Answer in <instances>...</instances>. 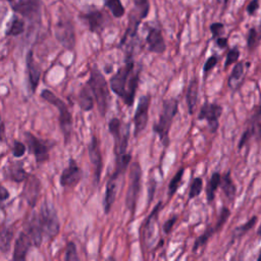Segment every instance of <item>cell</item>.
<instances>
[{
	"instance_id": "obj_1",
	"label": "cell",
	"mask_w": 261,
	"mask_h": 261,
	"mask_svg": "<svg viewBox=\"0 0 261 261\" xmlns=\"http://www.w3.org/2000/svg\"><path fill=\"white\" fill-rule=\"evenodd\" d=\"M141 69L135 70V62L133 59V48L129 49L125 65L120 68L115 76L110 81L113 92L121 97L128 107H133L136 92L139 86Z\"/></svg>"
},
{
	"instance_id": "obj_2",
	"label": "cell",
	"mask_w": 261,
	"mask_h": 261,
	"mask_svg": "<svg viewBox=\"0 0 261 261\" xmlns=\"http://www.w3.org/2000/svg\"><path fill=\"white\" fill-rule=\"evenodd\" d=\"M178 112V99L171 98L165 100L163 103V110L160 116V120L158 123L153 125V132L160 137L161 142L165 148H168L170 145V131Z\"/></svg>"
},
{
	"instance_id": "obj_3",
	"label": "cell",
	"mask_w": 261,
	"mask_h": 261,
	"mask_svg": "<svg viewBox=\"0 0 261 261\" xmlns=\"http://www.w3.org/2000/svg\"><path fill=\"white\" fill-rule=\"evenodd\" d=\"M87 85L90 87L93 93L100 115L104 117L109 111L110 102H111V94H110L109 84L106 78H104L103 74L96 67H94L91 70L90 78L87 82Z\"/></svg>"
},
{
	"instance_id": "obj_4",
	"label": "cell",
	"mask_w": 261,
	"mask_h": 261,
	"mask_svg": "<svg viewBox=\"0 0 261 261\" xmlns=\"http://www.w3.org/2000/svg\"><path fill=\"white\" fill-rule=\"evenodd\" d=\"M41 98L47 101L48 103L55 106L59 112H60V117H59V122H60V128L63 132L64 138H65V143L69 144L71 142L72 138V130H73V117L72 114L69 111V108L67 106V103L59 98L55 93H52L51 91L44 89L41 92Z\"/></svg>"
},
{
	"instance_id": "obj_5",
	"label": "cell",
	"mask_w": 261,
	"mask_h": 261,
	"mask_svg": "<svg viewBox=\"0 0 261 261\" xmlns=\"http://www.w3.org/2000/svg\"><path fill=\"white\" fill-rule=\"evenodd\" d=\"M37 217L40 228L46 238L54 239L58 236L60 233L61 224L58 213L54 206L48 202H44Z\"/></svg>"
},
{
	"instance_id": "obj_6",
	"label": "cell",
	"mask_w": 261,
	"mask_h": 261,
	"mask_svg": "<svg viewBox=\"0 0 261 261\" xmlns=\"http://www.w3.org/2000/svg\"><path fill=\"white\" fill-rule=\"evenodd\" d=\"M134 5V9L130 15V21L128 29L122 38V43H126L129 40L134 39L137 36L139 26L150 12V2L149 0H131Z\"/></svg>"
},
{
	"instance_id": "obj_7",
	"label": "cell",
	"mask_w": 261,
	"mask_h": 261,
	"mask_svg": "<svg viewBox=\"0 0 261 261\" xmlns=\"http://www.w3.org/2000/svg\"><path fill=\"white\" fill-rule=\"evenodd\" d=\"M142 186V169L139 163H134L130 170V185L126 195V205L132 214V218L135 216L138 197Z\"/></svg>"
},
{
	"instance_id": "obj_8",
	"label": "cell",
	"mask_w": 261,
	"mask_h": 261,
	"mask_svg": "<svg viewBox=\"0 0 261 261\" xmlns=\"http://www.w3.org/2000/svg\"><path fill=\"white\" fill-rule=\"evenodd\" d=\"M13 11L27 20L40 21L41 19V0H8Z\"/></svg>"
},
{
	"instance_id": "obj_9",
	"label": "cell",
	"mask_w": 261,
	"mask_h": 261,
	"mask_svg": "<svg viewBox=\"0 0 261 261\" xmlns=\"http://www.w3.org/2000/svg\"><path fill=\"white\" fill-rule=\"evenodd\" d=\"M24 136L26 139V143H27L29 152L35 156L36 163L41 165V164L48 162L49 161V151L51 149L49 142L43 141V140L37 138L31 132H25Z\"/></svg>"
},
{
	"instance_id": "obj_10",
	"label": "cell",
	"mask_w": 261,
	"mask_h": 261,
	"mask_svg": "<svg viewBox=\"0 0 261 261\" xmlns=\"http://www.w3.org/2000/svg\"><path fill=\"white\" fill-rule=\"evenodd\" d=\"M56 37L67 50H73L76 46V32L74 24L68 19H60L56 25Z\"/></svg>"
},
{
	"instance_id": "obj_11",
	"label": "cell",
	"mask_w": 261,
	"mask_h": 261,
	"mask_svg": "<svg viewBox=\"0 0 261 261\" xmlns=\"http://www.w3.org/2000/svg\"><path fill=\"white\" fill-rule=\"evenodd\" d=\"M150 103H151V96L149 94L143 95L139 99V103H138V107H137L135 117H134V126H135L134 135H135V137H137L139 134H141L145 130V128L148 124Z\"/></svg>"
},
{
	"instance_id": "obj_12",
	"label": "cell",
	"mask_w": 261,
	"mask_h": 261,
	"mask_svg": "<svg viewBox=\"0 0 261 261\" xmlns=\"http://www.w3.org/2000/svg\"><path fill=\"white\" fill-rule=\"evenodd\" d=\"M223 115V108L217 103H205L202 106L198 120L206 121L211 132L216 133L220 127V118Z\"/></svg>"
},
{
	"instance_id": "obj_13",
	"label": "cell",
	"mask_w": 261,
	"mask_h": 261,
	"mask_svg": "<svg viewBox=\"0 0 261 261\" xmlns=\"http://www.w3.org/2000/svg\"><path fill=\"white\" fill-rule=\"evenodd\" d=\"M80 18L87 23L89 31L91 33L100 34L104 29H106L107 17L100 10L91 9L87 13L81 14Z\"/></svg>"
},
{
	"instance_id": "obj_14",
	"label": "cell",
	"mask_w": 261,
	"mask_h": 261,
	"mask_svg": "<svg viewBox=\"0 0 261 261\" xmlns=\"http://www.w3.org/2000/svg\"><path fill=\"white\" fill-rule=\"evenodd\" d=\"M82 178H83L82 169L77 165L74 159H71L68 168L64 170L61 176L60 184L64 188H75L81 182Z\"/></svg>"
},
{
	"instance_id": "obj_15",
	"label": "cell",
	"mask_w": 261,
	"mask_h": 261,
	"mask_svg": "<svg viewBox=\"0 0 261 261\" xmlns=\"http://www.w3.org/2000/svg\"><path fill=\"white\" fill-rule=\"evenodd\" d=\"M88 151H89L90 162L92 164V168L94 171L95 183L99 184L101 174H102V169H103V162H102V154L100 150V143L96 136L92 137L91 142L89 143Z\"/></svg>"
},
{
	"instance_id": "obj_16",
	"label": "cell",
	"mask_w": 261,
	"mask_h": 261,
	"mask_svg": "<svg viewBox=\"0 0 261 261\" xmlns=\"http://www.w3.org/2000/svg\"><path fill=\"white\" fill-rule=\"evenodd\" d=\"M40 194H41V182L36 176L30 174L27 180L25 181L23 197L29 203V205L34 208L38 202Z\"/></svg>"
},
{
	"instance_id": "obj_17",
	"label": "cell",
	"mask_w": 261,
	"mask_h": 261,
	"mask_svg": "<svg viewBox=\"0 0 261 261\" xmlns=\"http://www.w3.org/2000/svg\"><path fill=\"white\" fill-rule=\"evenodd\" d=\"M26 66H27V74H28L30 87H31L32 92L35 93L36 89L39 85V82H40L42 70H41V67L39 66V64L34 59L33 50H30L27 54Z\"/></svg>"
},
{
	"instance_id": "obj_18",
	"label": "cell",
	"mask_w": 261,
	"mask_h": 261,
	"mask_svg": "<svg viewBox=\"0 0 261 261\" xmlns=\"http://www.w3.org/2000/svg\"><path fill=\"white\" fill-rule=\"evenodd\" d=\"M146 42L148 44V50L153 54L162 55L167 50V45L163 33L158 28H150L148 35L146 37Z\"/></svg>"
},
{
	"instance_id": "obj_19",
	"label": "cell",
	"mask_w": 261,
	"mask_h": 261,
	"mask_svg": "<svg viewBox=\"0 0 261 261\" xmlns=\"http://www.w3.org/2000/svg\"><path fill=\"white\" fill-rule=\"evenodd\" d=\"M32 246H34V245H33V242L31 240L30 236L28 235V233L25 231L21 232L19 237L16 240L13 259L16 261L25 260L27 258L28 252Z\"/></svg>"
},
{
	"instance_id": "obj_20",
	"label": "cell",
	"mask_w": 261,
	"mask_h": 261,
	"mask_svg": "<svg viewBox=\"0 0 261 261\" xmlns=\"http://www.w3.org/2000/svg\"><path fill=\"white\" fill-rule=\"evenodd\" d=\"M250 68V64H245V63H238L233 71L232 74L228 80V85L231 90L237 91L244 83L245 77H246V72Z\"/></svg>"
},
{
	"instance_id": "obj_21",
	"label": "cell",
	"mask_w": 261,
	"mask_h": 261,
	"mask_svg": "<svg viewBox=\"0 0 261 261\" xmlns=\"http://www.w3.org/2000/svg\"><path fill=\"white\" fill-rule=\"evenodd\" d=\"M198 94H199V81L197 77H194L190 81L187 89V93H186L187 106H188V111L190 115H194L197 102H198Z\"/></svg>"
},
{
	"instance_id": "obj_22",
	"label": "cell",
	"mask_w": 261,
	"mask_h": 261,
	"mask_svg": "<svg viewBox=\"0 0 261 261\" xmlns=\"http://www.w3.org/2000/svg\"><path fill=\"white\" fill-rule=\"evenodd\" d=\"M26 232L30 236V238L33 242V245L35 247H40L41 244H42L44 235H43V232L40 228V225H39V222H38V217H37L36 214L33 215L32 220L29 222Z\"/></svg>"
},
{
	"instance_id": "obj_23",
	"label": "cell",
	"mask_w": 261,
	"mask_h": 261,
	"mask_svg": "<svg viewBox=\"0 0 261 261\" xmlns=\"http://www.w3.org/2000/svg\"><path fill=\"white\" fill-rule=\"evenodd\" d=\"M117 182H118V180L111 178L108 182V185H107L106 199H104V213H106L107 215L110 214L112 207H113V204L116 201L117 190H118Z\"/></svg>"
},
{
	"instance_id": "obj_24",
	"label": "cell",
	"mask_w": 261,
	"mask_h": 261,
	"mask_svg": "<svg viewBox=\"0 0 261 261\" xmlns=\"http://www.w3.org/2000/svg\"><path fill=\"white\" fill-rule=\"evenodd\" d=\"M94 96H93V93L90 89V87L86 84L80 91V94H79V98H78V101H79V106L80 108L84 111V112H90L93 110V107H94Z\"/></svg>"
},
{
	"instance_id": "obj_25",
	"label": "cell",
	"mask_w": 261,
	"mask_h": 261,
	"mask_svg": "<svg viewBox=\"0 0 261 261\" xmlns=\"http://www.w3.org/2000/svg\"><path fill=\"white\" fill-rule=\"evenodd\" d=\"M30 174L26 172L22 163H12L8 169V178L16 183H23L27 180Z\"/></svg>"
},
{
	"instance_id": "obj_26",
	"label": "cell",
	"mask_w": 261,
	"mask_h": 261,
	"mask_svg": "<svg viewBox=\"0 0 261 261\" xmlns=\"http://www.w3.org/2000/svg\"><path fill=\"white\" fill-rule=\"evenodd\" d=\"M221 187L223 189V192L225 193L226 197L229 200H234L236 193H237V188L236 185L231 177V173H227L226 175L222 176V182H221Z\"/></svg>"
},
{
	"instance_id": "obj_27",
	"label": "cell",
	"mask_w": 261,
	"mask_h": 261,
	"mask_svg": "<svg viewBox=\"0 0 261 261\" xmlns=\"http://www.w3.org/2000/svg\"><path fill=\"white\" fill-rule=\"evenodd\" d=\"M221 182H222V176L220 173H215L210 182L207 184L206 187V198L208 202H213L216 198V193L219 189V187L221 186Z\"/></svg>"
},
{
	"instance_id": "obj_28",
	"label": "cell",
	"mask_w": 261,
	"mask_h": 261,
	"mask_svg": "<svg viewBox=\"0 0 261 261\" xmlns=\"http://www.w3.org/2000/svg\"><path fill=\"white\" fill-rule=\"evenodd\" d=\"M104 6H106L113 16L117 19H121L125 16L126 14V9L123 6L121 0H103Z\"/></svg>"
},
{
	"instance_id": "obj_29",
	"label": "cell",
	"mask_w": 261,
	"mask_h": 261,
	"mask_svg": "<svg viewBox=\"0 0 261 261\" xmlns=\"http://www.w3.org/2000/svg\"><path fill=\"white\" fill-rule=\"evenodd\" d=\"M163 207V202H159L158 204L155 205V207L153 208L152 213L149 215V217L147 218L146 220V233H147V237L150 238L151 234L153 233V229H154V225L156 223V221H158V218H159V214H160V211L161 208Z\"/></svg>"
},
{
	"instance_id": "obj_30",
	"label": "cell",
	"mask_w": 261,
	"mask_h": 261,
	"mask_svg": "<svg viewBox=\"0 0 261 261\" xmlns=\"http://www.w3.org/2000/svg\"><path fill=\"white\" fill-rule=\"evenodd\" d=\"M24 32H25V22L22 19L15 17L10 23V26L6 35L10 37L19 36V35H22Z\"/></svg>"
},
{
	"instance_id": "obj_31",
	"label": "cell",
	"mask_w": 261,
	"mask_h": 261,
	"mask_svg": "<svg viewBox=\"0 0 261 261\" xmlns=\"http://www.w3.org/2000/svg\"><path fill=\"white\" fill-rule=\"evenodd\" d=\"M14 238V232L11 228H3L0 236V248L3 253H7L11 249V243Z\"/></svg>"
},
{
	"instance_id": "obj_32",
	"label": "cell",
	"mask_w": 261,
	"mask_h": 261,
	"mask_svg": "<svg viewBox=\"0 0 261 261\" xmlns=\"http://www.w3.org/2000/svg\"><path fill=\"white\" fill-rule=\"evenodd\" d=\"M215 233H217L216 228H215V227H214V228L211 227V228H208L202 235H200V236L197 238V240L195 241V243H194L193 252L195 253L196 251L199 250V248L205 246L206 243L208 242V240H210V239L213 237V235H214Z\"/></svg>"
},
{
	"instance_id": "obj_33",
	"label": "cell",
	"mask_w": 261,
	"mask_h": 261,
	"mask_svg": "<svg viewBox=\"0 0 261 261\" xmlns=\"http://www.w3.org/2000/svg\"><path fill=\"white\" fill-rule=\"evenodd\" d=\"M184 173H185V169L184 168L180 169L178 171V173L175 175V177L171 180L170 185H169V197L170 198L173 197L177 193V191H178V189L180 187V184L182 183V180H183V177H184Z\"/></svg>"
},
{
	"instance_id": "obj_34",
	"label": "cell",
	"mask_w": 261,
	"mask_h": 261,
	"mask_svg": "<svg viewBox=\"0 0 261 261\" xmlns=\"http://www.w3.org/2000/svg\"><path fill=\"white\" fill-rule=\"evenodd\" d=\"M250 128L253 131L254 136H256L257 138H261V103L251 119Z\"/></svg>"
},
{
	"instance_id": "obj_35",
	"label": "cell",
	"mask_w": 261,
	"mask_h": 261,
	"mask_svg": "<svg viewBox=\"0 0 261 261\" xmlns=\"http://www.w3.org/2000/svg\"><path fill=\"white\" fill-rule=\"evenodd\" d=\"M257 222V217H253L252 219H250L246 224H244L241 227H238L235 229L234 233H233V237L234 239H238L241 238L243 235H245L248 231H250L256 224Z\"/></svg>"
},
{
	"instance_id": "obj_36",
	"label": "cell",
	"mask_w": 261,
	"mask_h": 261,
	"mask_svg": "<svg viewBox=\"0 0 261 261\" xmlns=\"http://www.w3.org/2000/svg\"><path fill=\"white\" fill-rule=\"evenodd\" d=\"M203 190V180L201 178H195L191 184L189 191V199L192 200L198 197Z\"/></svg>"
},
{
	"instance_id": "obj_37",
	"label": "cell",
	"mask_w": 261,
	"mask_h": 261,
	"mask_svg": "<svg viewBox=\"0 0 261 261\" xmlns=\"http://www.w3.org/2000/svg\"><path fill=\"white\" fill-rule=\"evenodd\" d=\"M65 259L67 261H77L80 259L77 251L76 244L74 242H69L66 248V256Z\"/></svg>"
},
{
	"instance_id": "obj_38",
	"label": "cell",
	"mask_w": 261,
	"mask_h": 261,
	"mask_svg": "<svg viewBox=\"0 0 261 261\" xmlns=\"http://www.w3.org/2000/svg\"><path fill=\"white\" fill-rule=\"evenodd\" d=\"M231 216V212L228 207H223L222 211H221V215H220V218L217 222V225L215 226L216 228V231L219 232L222 230V228L224 227V225L227 223L229 217Z\"/></svg>"
},
{
	"instance_id": "obj_39",
	"label": "cell",
	"mask_w": 261,
	"mask_h": 261,
	"mask_svg": "<svg viewBox=\"0 0 261 261\" xmlns=\"http://www.w3.org/2000/svg\"><path fill=\"white\" fill-rule=\"evenodd\" d=\"M239 58H240V51H239V49L236 48V47L231 49L228 52V55H227V60H226V63H225V69H228L231 65L236 64L238 62Z\"/></svg>"
},
{
	"instance_id": "obj_40",
	"label": "cell",
	"mask_w": 261,
	"mask_h": 261,
	"mask_svg": "<svg viewBox=\"0 0 261 261\" xmlns=\"http://www.w3.org/2000/svg\"><path fill=\"white\" fill-rule=\"evenodd\" d=\"M258 32L255 28H251L248 32V38H247V45L250 50H253L257 44H258Z\"/></svg>"
},
{
	"instance_id": "obj_41",
	"label": "cell",
	"mask_w": 261,
	"mask_h": 261,
	"mask_svg": "<svg viewBox=\"0 0 261 261\" xmlns=\"http://www.w3.org/2000/svg\"><path fill=\"white\" fill-rule=\"evenodd\" d=\"M218 63H219V58L217 56H212L210 59H208L206 61L205 65H204V68H203L204 75L207 76L208 74H210L216 68Z\"/></svg>"
},
{
	"instance_id": "obj_42",
	"label": "cell",
	"mask_w": 261,
	"mask_h": 261,
	"mask_svg": "<svg viewBox=\"0 0 261 261\" xmlns=\"http://www.w3.org/2000/svg\"><path fill=\"white\" fill-rule=\"evenodd\" d=\"M27 150V146L22 143L21 141H15L14 142V147H13V154L15 158L20 159L22 156H24L25 152Z\"/></svg>"
},
{
	"instance_id": "obj_43",
	"label": "cell",
	"mask_w": 261,
	"mask_h": 261,
	"mask_svg": "<svg viewBox=\"0 0 261 261\" xmlns=\"http://www.w3.org/2000/svg\"><path fill=\"white\" fill-rule=\"evenodd\" d=\"M211 31L213 33V38L218 39L224 33L225 25L223 23H214L213 25H211Z\"/></svg>"
},
{
	"instance_id": "obj_44",
	"label": "cell",
	"mask_w": 261,
	"mask_h": 261,
	"mask_svg": "<svg viewBox=\"0 0 261 261\" xmlns=\"http://www.w3.org/2000/svg\"><path fill=\"white\" fill-rule=\"evenodd\" d=\"M177 221H178V217H177V216H174L173 218H171L170 220H168V221L165 223V225H164V232H165V234L169 235V234L172 233V231H173V229H174V227H175Z\"/></svg>"
},
{
	"instance_id": "obj_45",
	"label": "cell",
	"mask_w": 261,
	"mask_h": 261,
	"mask_svg": "<svg viewBox=\"0 0 261 261\" xmlns=\"http://www.w3.org/2000/svg\"><path fill=\"white\" fill-rule=\"evenodd\" d=\"M252 136H254V134H253V131L251 130V128L247 129V130L244 132V134H243V136H242V138H241V140H240V142H239V149H242V148L244 147V145L250 140V138H251Z\"/></svg>"
},
{
	"instance_id": "obj_46",
	"label": "cell",
	"mask_w": 261,
	"mask_h": 261,
	"mask_svg": "<svg viewBox=\"0 0 261 261\" xmlns=\"http://www.w3.org/2000/svg\"><path fill=\"white\" fill-rule=\"evenodd\" d=\"M258 9H259V0H252L247 7V14L249 16H254L258 11Z\"/></svg>"
},
{
	"instance_id": "obj_47",
	"label": "cell",
	"mask_w": 261,
	"mask_h": 261,
	"mask_svg": "<svg viewBox=\"0 0 261 261\" xmlns=\"http://www.w3.org/2000/svg\"><path fill=\"white\" fill-rule=\"evenodd\" d=\"M155 190H156V182L153 181V180H151L150 183H149V200H148V203L151 202Z\"/></svg>"
},
{
	"instance_id": "obj_48",
	"label": "cell",
	"mask_w": 261,
	"mask_h": 261,
	"mask_svg": "<svg viewBox=\"0 0 261 261\" xmlns=\"http://www.w3.org/2000/svg\"><path fill=\"white\" fill-rule=\"evenodd\" d=\"M216 42H217V45H218L220 48H226V47L228 46V39H227V38L220 37V38L216 39Z\"/></svg>"
},
{
	"instance_id": "obj_49",
	"label": "cell",
	"mask_w": 261,
	"mask_h": 261,
	"mask_svg": "<svg viewBox=\"0 0 261 261\" xmlns=\"http://www.w3.org/2000/svg\"><path fill=\"white\" fill-rule=\"evenodd\" d=\"M0 196H2V202H5L10 198V193L5 187H2V189H0Z\"/></svg>"
},
{
	"instance_id": "obj_50",
	"label": "cell",
	"mask_w": 261,
	"mask_h": 261,
	"mask_svg": "<svg viewBox=\"0 0 261 261\" xmlns=\"http://www.w3.org/2000/svg\"><path fill=\"white\" fill-rule=\"evenodd\" d=\"M5 133H6V130H5V123H3V125H2V134H3L2 140H3V141H4V139H5Z\"/></svg>"
},
{
	"instance_id": "obj_51",
	"label": "cell",
	"mask_w": 261,
	"mask_h": 261,
	"mask_svg": "<svg viewBox=\"0 0 261 261\" xmlns=\"http://www.w3.org/2000/svg\"><path fill=\"white\" fill-rule=\"evenodd\" d=\"M257 236H258V237H261V225L259 226V228H258V230H257Z\"/></svg>"
},
{
	"instance_id": "obj_52",
	"label": "cell",
	"mask_w": 261,
	"mask_h": 261,
	"mask_svg": "<svg viewBox=\"0 0 261 261\" xmlns=\"http://www.w3.org/2000/svg\"><path fill=\"white\" fill-rule=\"evenodd\" d=\"M218 2L220 3V4H222V3H224V4H226L227 2H228V0H218Z\"/></svg>"
},
{
	"instance_id": "obj_53",
	"label": "cell",
	"mask_w": 261,
	"mask_h": 261,
	"mask_svg": "<svg viewBox=\"0 0 261 261\" xmlns=\"http://www.w3.org/2000/svg\"><path fill=\"white\" fill-rule=\"evenodd\" d=\"M258 261H261V251H260V253H259V256H258V259H257Z\"/></svg>"
}]
</instances>
